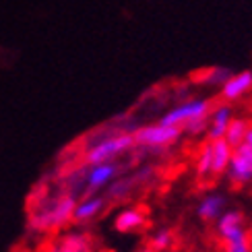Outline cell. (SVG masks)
<instances>
[{
  "instance_id": "cell-1",
  "label": "cell",
  "mask_w": 252,
  "mask_h": 252,
  "mask_svg": "<svg viewBox=\"0 0 252 252\" xmlns=\"http://www.w3.org/2000/svg\"><path fill=\"white\" fill-rule=\"evenodd\" d=\"M77 201L58 184L54 174L44 176L27 196V232L37 238H52L72 223Z\"/></svg>"
},
{
  "instance_id": "cell-2",
  "label": "cell",
  "mask_w": 252,
  "mask_h": 252,
  "mask_svg": "<svg viewBox=\"0 0 252 252\" xmlns=\"http://www.w3.org/2000/svg\"><path fill=\"white\" fill-rule=\"evenodd\" d=\"M213 108H215V101L209 97L186 99L182 103H178L176 108H172L170 112H165L159 122L165 126H178V128L184 130L188 124H192L196 120H207Z\"/></svg>"
},
{
  "instance_id": "cell-3",
  "label": "cell",
  "mask_w": 252,
  "mask_h": 252,
  "mask_svg": "<svg viewBox=\"0 0 252 252\" xmlns=\"http://www.w3.org/2000/svg\"><path fill=\"white\" fill-rule=\"evenodd\" d=\"M182 132L184 130L178 128V126H165L161 122H157V124L136 126L132 130V136H134L136 147L151 149V151H163L167 147H172L174 143H178Z\"/></svg>"
},
{
  "instance_id": "cell-4",
  "label": "cell",
  "mask_w": 252,
  "mask_h": 252,
  "mask_svg": "<svg viewBox=\"0 0 252 252\" xmlns=\"http://www.w3.org/2000/svg\"><path fill=\"white\" fill-rule=\"evenodd\" d=\"M37 252H97V242L85 229H64L44 240Z\"/></svg>"
},
{
  "instance_id": "cell-5",
  "label": "cell",
  "mask_w": 252,
  "mask_h": 252,
  "mask_svg": "<svg viewBox=\"0 0 252 252\" xmlns=\"http://www.w3.org/2000/svg\"><path fill=\"white\" fill-rule=\"evenodd\" d=\"M85 196L87 194H97L116 180L118 176L124 174L126 163L124 161H106V163H97V165H85Z\"/></svg>"
},
{
  "instance_id": "cell-6",
  "label": "cell",
  "mask_w": 252,
  "mask_h": 252,
  "mask_svg": "<svg viewBox=\"0 0 252 252\" xmlns=\"http://www.w3.org/2000/svg\"><path fill=\"white\" fill-rule=\"evenodd\" d=\"M153 176H155V167L153 165H145V167H141V170H136L134 174H122V176H118L116 180H114L106 188V192H103V194H106L110 205L112 203H122L139 186H143L145 182H149Z\"/></svg>"
},
{
  "instance_id": "cell-7",
  "label": "cell",
  "mask_w": 252,
  "mask_h": 252,
  "mask_svg": "<svg viewBox=\"0 0 252 252\" xmlns=\"http://www.w3.org/2000/svg\"><path fill=\"white\" fill-rule=\"evenodd\" d=\"M225 178L234 188H242L248 182H252V149L246 143L234 149Z\"/></svg>"
},
{
  "instance_id": "cell-8",
  "label": "cell",
  "mask_w": 252,
  "mask_h": 252,
  "mask_svg": "<svg viewBox=\"0 0 252 252\" xmlns=\"http://www.w3.org/2000/svg\"><path fill=\"white\" fill-rule=\"evenodd\" d=\"M110 207V201L106 198L103 192H97V194H87L77 201V207H75V217H72V223L75 225H89L93 223L95 219H99L106 209Z\"/></svg>"
},
{
  "instance_id": "cell-9",
  "label": "cell",
  "mask_w": 252,
  "mask_h": 252,
  "mask_svg": "<svg viewBox=\"0 0 252 252\" xmlns=\"http://www.w3.org/2000/svg\"><path fill=\"white\" fill-rule=\"evenodd\" d=\"M250 91H252V70H240V72H232L227 81L219 87V97L223 99V103H234L246 97Z\"/></svg>"
},
{
  "instance_id": "cell-10",
  "label": "cell",
  "mask_w": 252,
  "mask_h": 252,
  "mask_svg": "<svg viewBox=\"0 0 252 252\" xmlns=\"http://www.w3.org/2000/svg\"><path fill=\"white\" fill-rule=\"evenodd\" d=\"M149 225V215L143 207H126L120 209L118 215L114 217V227L120 234H134L141 232Z\"/></svg>"
},
{
  "instance_id": "cell-11",
  "label": "cell",
  "mask_w": 252,
  "mask_h": 252,
  "mask_svg": "<svg viewBox=\"0 0 252 252\" xmlns=\"http://www.w3.org/2000/svg\"><path fill=\"white\" fill-rule=\"evenodd\" d=\"M234 120V112L229 103H217L213 108V112L209 114V124H207V139L209 141H217V139H223L225 130L229 122Z\"/></svg>"
},
{
  "instance_id": "cell-12",
  "label": "cell",
  "mask_w": 252,
  "mask_h": 252,
  "mask_svg": "<svg viewBox=\"0 0 252 252\" xmlns=\"http://www.w3.org/2000/svg\"><path fill=\"white\" fill-rule=\"evenodd\" d=\"M225 209V196L219 194V192H211V194H205L203 201L198 203L196 207V215L201 221H217L219 217H221Z\"/></svg>"
},
{
  "instance_id": "cell-13",
  "label": "cell",
  "mask_w": 252,
  "mask_h": 252,
  "mask_svg": "<svg viewBox=\"0 0 252 252\" xmlns=\"http://www.w3.org/2000/svg\"><path fill=\"white\" fill-rule=\"evenodd\" d=\"M211 151H213V172H211V180H217V178L225 176L229 159H232L234 147L229 145L225 139H217L211 141Z\"/></svg>"
},
{
  "instance_id": "cell-14",
  "label": "cell",
  "mask_w": 252,
  "mask_h": 252,
  "mask_svg": "<svg viewBox=\"0 0 252 252\" xmlns=\"http://www.w3.org/2000/svg\"><path fill=\"white\" fill-rule=\"evenodd\" d=\"M219 238H221L223 252H252V238L246 225L234 229V232H227Z\"/></svg>"
},
{
  "instance_id": "cell-15",
  "label": "cell",
  "mask_w": 252,
  "mask_h": 252,
  "mask_svg": "<svg viewBox=\"0 0 252 252\" xmlns=\"http://www.w3.org/2000/svg\"><path fill=\"white\" fill-rule=\"evenodd\" d=\"M248 128H250V120H248V118H234L232 122H229L223 139L236 149V147L244 145L246 134H248Z\"/></svg>"
},
{
  "instance_id": "cell-16",
  "label": "cell",
  "mask_w": 252,
  "mask_h": 252,
  "mask_svg": "<svg viewBox=\"0 0 252 252\" xmlns=\"http://www.w3.org/2000/svg\"><path fill=\"white\" fill-rule=\"evenodd\" d=\"M211 172H213V151H211V141H209L201 147V151H198V155H196V176H198V180L209 182L211 180Z\"/></svg>"
},
{
  "instance_id": "cell-17",
  "label": "cell",
  "mask_w": 252,
  "mask_h": 252,
  "mask_svg": "<svg viewBox=\"0 0 252 252\" xmlns=\"http://www.w3.org/2000/svg\"><path fill=\"white\" fill-rule=\"evenodd\" d=\"M176 242V234H174V229L170 227H161V229H157V232H153L149 236V240H147V246L153 248L155 252H165V250H170Z\"/></svg>"
},
{
  "instance_id": "cell-18",
  "label": "cell",
  "mask_w": 252,
  "mask_h": 252,
  "mask_svg": "<svg viewBox=\"0 0 252 252\" xmlns=\"http://www.w3.org/2000/svg\"><path fill=\"white\" fill-rule=\"evenodd\" d=\"M232 75L227 68H207L201 72V81L198 83H207V85H217L221 87L223 83L227 81V77Z\"/></svg>"
},
{
  "instance_id": "cell-19",
  "label": "cell",
  "mask_w": 252,
  "mask_h": 252,
  "mask_svg": "<svg viewBox=\"0 0 252 252\" xmlns=\"http://www.w3.org/2000/svg\"><path fill=\"white\" fill-rule=\"evenodd\" d=\"M250 149H252V122H250V128H248V134H246V141H244Z\"/></svg>"
},
{
  "instance_id": "cell-20",
  "label": "cell",
  "mask_w": 252,
  "mask_h": 252,
  "mask_svg": "<svg viewBox=\"0 0 252 252\" xmlns=\"http://www.w3.org/2000/svg\"><path fill=\"white\" fill-rule=\"evenodd\" d=\"M136 252H155V250H153V248H149V246H147V244H145V246H141V248H139V250H136Z\"/></svg>"
},
{
  "instance_id": "cell-21",
  "label": "cell",
  "mask_w": 252,
  "mask_h": 252,
  "mask_svg": "<svg viewBox=\"0 0 252 252\" xmlns=\"http://www.w3.org/2000/svg\"><path fill=\"white\" fill-rule=\"evenodd\" d=\"M99 252H116V250H99Z\"/></svg>"
}]
</instances>
